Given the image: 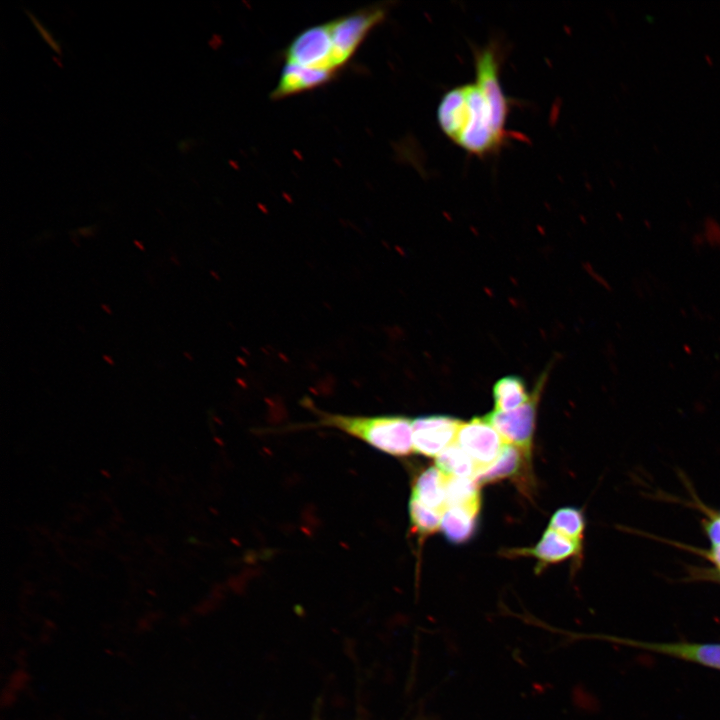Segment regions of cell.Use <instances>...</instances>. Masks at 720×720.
Returning <instances> with one entry per match:
<instances>
[{
	"mask_svg": "<svg viewBox=\"0 0 720 720\" xmlns=\"http://www.w3.org/2000/svg\"><path fill=\"white\" fill-rule=\"evenodd\" d=\"M547 375H542L535 386L529 400L509 412L492 411L484 416L500 434L506 444L521 449L530 455L535 425L537 404L542 393Z\"/></svg>",
	"mask_w": 720,
	"mask_h": 720,
	"instance_id": "obj_5",
	"label": "cell"
},
{
	"mask_svg": "<svg viewBox=\"0 0 720 720\" xmlns=\"http://www.w3.org/2000/svg\"><path fill=\"white\" fill-rule=\"evenodd\" d=\"M591 637L631 646L720 670V643L701 642H647L616 636Z\"/></svg>",
	"mask_w": 720,
	"mask_h": 720,
	"instance_id": "obj_7",
	"label": "cell"
},
{
	"mask_svg": "<svg viewBox=\"0 0 720 720\" xmlns=\"http://www.w3.org/2000/svg\"><path fill=\"white\" fill-rule=\"evenodd\" d=\"M530 396L521 377H502L493 386L494 410L512 411L527 402Z\"/></svg>",
	"mask_w": 720,
	"mask_h": 720,
	"instance_id": "obj_15",
	"label": "cell"
},
{
	"mask_svg": "<svg viewBox=\"0 0 720 720\" xmlns=\"http://www.w3.org/2000/svg\"><path fill=\"white\" fill-rule=\"evenodd\" d=\"M330 72L285 64L277 85L271 93L273 100H280L319 88L335 78Z\"/></svg>",
	"mask_w": 720,
	"mask_h": 720,
	"instance_id": "obj_9",
	"label": "cell"
},
{
	"mask_svg": "<svg viewBox=\"0 0 720 720\" xmlns=\"http://www.w3.org/2000/svg\"><path fill=\"white\" fill-rule=\"evenodd\" d=\"M135 244L138 245L140 250H144L143 246L141 244H139L137 241H135Z\"/></svg>",
	"mask_w": 720,
	"mask_h": 720,
	"instance_id": "obj_24",
	"label": "cell"
},
{
	"mask_svg": "<svg viewBox=\"0 0 720 720\" xmlns=\"http://www.w3.org/2000/svg\"><path fill=\"white\" fill-rule=\"evenodd\" d=\"M718 577H719V579H720V571H718Z\"/></svg>",
	"mask_w": 720,
	"mask_h": 720,
	"instance_id": "obj_25",
	"label": "cell"
},
{
	"mask_svg": "<svg viewBox=\"0 0 720 720\" xmlns=\"http://www.w3.org/2000/svg\"><path fill=\"white\" fill-rule=\"evenodd\" d=\"M549 528L572 540L582 542L585 530L584 515L574 507L561 508L551 517Z\"/></svg>",
	"mask_w": 720,
	"mask_h": 720,
	"instance_id": "obj_17",
	"label": "cell"
},
{
	"mask_svg": "<svg viewBox=\"0 0 720 720\" xmlns=\"http://www.w3.org/2000/svg\"><path fill=\"white\" fill-rule=\"evenodd\" d=\"M103 359H104L107 363H109L110 365H113V364H114L113 360H112L109 356H107V355H103Z\"/></svg>",
	"mask_w": 720,
	"mask_h": 720,
	"instance_id": "obj_22",
	"label": "cell"
},
{
	"mask_svg": "<svg viewBox=\"0 0 720 720\" xmlns=\"http://www.w3.org/2000/svg\"><path fill=\"white\" fill-rule=\"evenodd\" d=\"M435 464L446 477L475 478L479 470L474 460L456 442L436 456Z\"/></svg>",
	"mask_w": 720,
	"mask_h": 720,
	"instance_id": "obj_14",
	"label": "cell"
},
{
	"mask_svg": "<svg viewBox=\"0 0 720 720\" xmlns=\"http://www.w3.org/2000/svg\"><path fill=\"white\" fill-rule=\"evenodd\" d=\"M501 54L495 44L474 50L475 78L440 99L436 116L441 131L465 152L484 157L511 138L507 119L511 99L500 82Z\"/></svg>",
	"mask_w": 720,
	"mask_h": 720,
	"instance_id": "obj_1",
	"label": "cell"
},
{
	"mask_svg": "<svg viewBox=\"0 0 720 720\" xmlns=\"http://www.w3.org/2000/svg\"><path fill=\"white\" fill-rule=\"evenodd\" d=\"M581 549L582 542L572 540L548 528L534 547L513 550L511 554L532 556L539 561L538 567H544L574 557Z\"/></svg>",
	"mask_w": 720,
	"mask_h": 720,
	"instance_id": "obj_10",
	"label": "cell"
},
{
	"mask_svg": "<svg viewBox=\"0 0 720 720\" xmlns=\"http://www.w3.org/2000/svg\"><path fill=\"white\" fill-rule=\"evenodd\" d=\"M705 532L712 545L720 543V514L705 522Z\"/></svg>",
	"mask_w": 720,
	"mask_h": 720,
	"instance_id": "obj_19",
	"label": "cell"
},
{
	"mask_svg": "<svg viewBox=\"0 0 720 720\" xmlns=\"http://www.w3.org/2000/svg\"><path fill=\"white\" fill-rule=\"evenodd\" d=\"M462 422L449 416H422L412 420L413 451L418 454L437 456L455 442Z\"/></svg>",
	"mask_w": 720,
	"mask_h": 720,
	"instance_id": "obj_8",
	"label": "cell"
},
{
	"mask_svg": "<svg viewBox=\"0 0 720 720\" xmlns=\"http://www.w3.org/2000/svg\"><path fill=\"white\" fill-rule=\"evenodd\" d=\"M318 424L335 428L392 456L413 452L412 420L399 415L351 416L317 411Z\"/></svg>",
	"mask_w": 720,
	"mask_h": 720,
	"instance_id": "obj_2",
	"label": "cell"
},
{
	"mask_svg": "<svg viewBox=\"0 0 720 720\" xmlns=\"http://www.w3.org/2000/svg\"><path fill=\"white\" fill-rule=\"evenodd\" d=\"M446 476L437 467H428L414 480L411 498L441 514L447 509Z\"/></svg>",
	"mask_w": 720,
	"mask_h": 720,
	"instance_id": "obj_11",
	"label": "cell"
},
{
	"mask_svg": "<svg viewBox=\"0 0 720 720\" xmlns=\"http://www.w3.org/2000/svg\"><path fill=\"white\" fill-rule=\"evenodd\" d=\"M101 306L108 314H111V310L106 305L102 304Z\"/></svg>",
	"mask_w": 720,
	"mask_h": 720,
	"instance_id": "obj_23",
	"label": "cell"
},
{
	"mask_svg": "<svg viewBox=\"0 0 720 720\" xmlns=\"http://www.w3.org/2000/svg\"><path fill=\"white\" fill-rule=\"evenodd\" d=\"M445 489L447 507H463L479 514L481 498L475 479L446 477Z\"/></svg>",
	"mask_w": 720,
	"mask_h": 720,
	"instance_id": "obj_16",
	"label": "cell"
},
{
	"mask_svg": "<svg viewBox=\"0 0 720 720\" xmlns=\"http://www.w3.org/2000/svg\"><path fill=\"white\" fill-rule=\"evenodd\" d=\"M528 456L518 447L505 444L499 457L487 468L480 471L474 478L478 484H487L517 474Z\"/></svg>",
	"mask_w": 720,
	"mask_h": 720,
	"instance_id": "obj_13",
	"label": "cell"
},
{
	"mask_svg": "<svg viewBox=\"0 0 720 720\" xmlns=\"http://www.w3.org/2000/svg\"><path fill=\"white\" fill-rule=\"evenodd\" d=\"M285 64L337 74L334 47L327 22L300 32L284 50Z\"/></svg>",
	"mask_w": 720,
	"mask_h": 720,
	"instance_id": "obj_4",
	"label": "cell"
},
{
	"mask_svg": "<svg viewBox=\"0 0 720 720\" xmlns=\"http://www.w3.org/2000/svg\"><path fill=\"white\" fill-rule=\"evenodd\" d=\"M387 11L384 3L374 4L327 22L340 70L354 56L368 34L384 20Z\"/></svg>",
	"mask_w": 720,
	"mask_h": 720,
	"instance_id": "obj_3",
	"label": "cell"
},
{
	"mask_svg": "<svg viewBox=\"0 0 720 720\" xmlns=\"http://www.w3.org/2000/svg\"><path fill=\"white\" fill-rule=\"evenodd\" d=\"M29 18L33 21L36 29L39 31L40 35L43 37V39L49 44V46L55 51L60 52L59 45L57 42L53 39L51 34L42 26L41 23H39L34 15L28 14Z\"/></svg>",
	"mask_w": 720,
	"mask_h": 720,
	"instance_id": "obj_20",
	"label": "cell"
},
{
	"mask_svg": "<svg viewBox=\"0 0 720 720\" xmlns=\"http://www.w3.org/2000/svg\"><path fill=\"white\" fill-rule=\"evenodd\" d=\"M707 555L711 562L716 566L717 571H720V543L712 545Z\"/></svg>",
	"mask_w": 720,
	"mask_h": 720,
	"instance_id": "obj_21",
	"label": "cell"
},
{
	"mask_svg": "<svg viewBox=\"0 0 720 720\" xmlns=\"http://www.w3.org/2000/svg\"><path fill=\"white\" fill-rule=\"evenodd\" d=\"M409 518L412 530L423 538L440 529L442 514L410 498Z\"/></svg>",
	"mask_w": 720,
	"mask_h": 720,
	"instance_id": "obj_18",
	"label": "cell"
},
{
	"mask_svg": "<svg viewBox=\"0 0 720 720\" xmlns=\"http://www.w3.org/2000/svg\"><path fill=\"white\" fill-rule=\"evenodd\" d=\"M478 515L463 507H447L442 514L440 529L449 542L465 543L474 534Z\"/></svg>",
	"mask_w": 720,
	"mask_h": 720,
	"instance_id": "obj_12",
	"label": "cell"
},
{
	"mask_svg": "<svg viewBox=\"0 0 720 720\" xmlns=\"http://www.w3.org/2000/svg\"><path fill=\"white\" fill-rule=\"evenodd\" d=\"M455 442L474 460L479 469L478 473L499 457L506 444L484 417H475L468 422H462Z\"/></svg>",
	"mask_w": 720,
	"mask_h": 720,
	"instance_id": "obj_6",
	"label": "cell"
}]
</instances>
